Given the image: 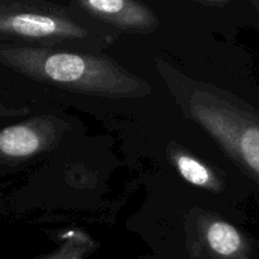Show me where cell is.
<instances>
[{"label":"cell","mask_w":259,"mask_h":259,"mask_svg":"<svg viewBox=\"0 0 259 259\" xmlns=\"http://www.w3.org/2000/svg\"><path fill=\"white\" fill-rule=\"evenodd\" d=\"M202 233L207 248L222 259H244L249 250L244 235L225 220L209 217Z\"/></svg>","instance_id":"cell-6"},{"label":"cell","mask_w":259,"mask_h":259,"mask_svg":"<svg viewBox=\"0 0 259 259\" xmlns=\"http://www.w3.org/2000/svg\"><path fill=\"white\" fill-rule=\"evenodd\" d=\"M90 248L91 240L83 233L71 232L58 250L39 259H83V255Z\"/></svg>","instance_id":"cell-8"},{"label":"cell","mask_w":259,"mask_h":259,"mask_svg":"<svg viewBox=\"0 0 259 259\" xmlns=\"http://www.w3.org/2000/svg\"><path fill=\"white\" fill-rule=\"evenodd\" d=\"M0 61L10 70L43 83L101 98H139L151 86L105 56L3 43Z\"/></svg>","instance_id":"cell-1"},{"label":"cell","mask_w":259,"mask_h":259,"mask_svg":"<svg viewBox=\"0 0 259 259\" xmlns=\"http://www.w3.org/2000/svg\"><path fill=\"white\" fill-rule=\"evenodd\" d=\"M171 161L182 179L195 186L202 187L209 191L219 192L224 187L218 175L207 167L204 162L195 158L182 149H175L171 153Z\"/></svg>","instance_id":"cell-7"},{"label":"cell","mask_w":259,"mask_h":259,"mask_svg":"<svg viewBox=\"0 0 259 259\" xmlns=\"http://www.w3.org/2000/svg\"><path fill=\"white\" fill-rule=\"evenodd\" d=\"M0 34L10 39L61 42L83 39L89 29L65 8L43 0H2Z\"/></svg>","instance_id":"cell-3"},{"label":"cell","mask_w":259,"mask_h":259,"mask_svg":"<svg viewBox=\"0 0 259 259\" xmlns=\"http://www.w3.org/2000/svg\"><path fill=\"white\" fill-rule=\"evenodd\" d=\"M91 17L128 33H149L158 27V18L139 0H76Z\"/></svg>","instance_id":"cell-5"},{"label":"cell","mask_w":259,"mask_h":259,"mask_svg":"<svg viewBox=\"0 0 259 259\" xmlns=\"http://www.w3.org/2000/svg\"><path fill=\"white\" fill-rule=\"evenodd\" d=\"M189 113L230 158L259 181V118L209 89H195Z\"/></svg>","instance_id":"cell-2"},{"label":"cell","mask_w":259,"mask_h":259,"mask_svg":"<svg viewBox=\"0 0 259 259\" xmlns=\"http://www.w3.org/2000/svg\"><path fill=\"white\" fill-rule=\"evenodd\" d=\"M199 2L206 3V4H211V5H219V7H223V5L228 4L229 0H199Z\"/></svg>","instance_id":"cell-9"},{"label":"cell","mask_w":259,"mask_h":259,"mask_svg":"<svg viewBox=\"0 0 259 259\" xmlns=\"http://www.w3.org/2000/svg\"><path fill=\"white\" fill-rule=\"evenodd\" d=\"M56 119L43 116L7 126L0 133V154L8 163L27 161L51 148L58 138Z\"/></svg>","instance_id":"cell-4"}]
</instances>
